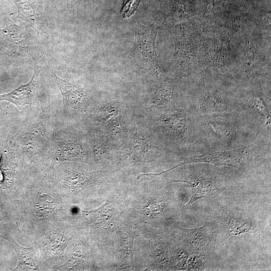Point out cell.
Wrapping results in <instances>:
<instances>
[{
	"label": "cell",
	"mask_w": 271,
	"mask_h": 271,
	"mask_svg": "<svg viewBox=\"0 0 271 271\" xmlns=\"http://www.w3.org/2000/svg\"><path fill=\"white\" fill-rule=\"evenodd\" d=\"M0 158H1V156H0Z\"/></svg>",
	"instance_id": "ac0fdd59"
},
{
	"label": "cell",
	"mask_w": 271,
	"mask_h": 271,
	"mask_svg": "<svg viewBox=\"0 0 271 271\" xmlns=\"http://www.w3.org/2000/svg\"><path fill=\"white\" fill-rule=\"evenodd\" d=\"M0 52H3V51H2V50L1 49V48H0Z\"/></svg>",
	"instance_id": "e0dca14e"
},
{
	"label": "cell",
	"mask_w": 271,
	"mask_h": 271,
	"mask_svg": "<svg viewBox=\"0 0 271 271\" xmlns=\"http://www.w3.org/2000/svg\"><path fill=\"white\" fill-rule=\"evenodd\" d=\"M2 179H3V176H2V172L0 171V183L2 181Z\"/></svg>",
	"instance_id": "2e32d148"
},
{
	"label": "cell",
	"mask_w": 271,
	"mask_h": 271,
	"mask_svg": "<svg viewBox=\"0 0 271 271\" xmlns=\"http://www.w3.org/2000/svg\"><path fill=\"white\" fill-rule=\"evenodd\" d=\"M6 27L0 29V48L3 52L16 53L27 50L30 45L25 30L9 19L5 20Z\"/></svg>",
	"instance_id": "7a4b0ae2"
},
{
	"label": "cell",
	"mask_w": 271,
	"mask_h": 271,
	"mask_svg": "<svg viewBox=\"0 0 271 271\" xmlns=\"http://www.w3.org/2000/svg\"><path fill=\"white\" fill-rule=\"evenodd\" d=\"M34 73L29 82L22 85L11 92L4 94H0V101H7L19 107L34 103L37 92V84L40 72V68L35 61Z\"/></svg>",
	"instance_id": "3957f363"
},
{
	"label": "cell",
	"mask_w": 271,
	"mask_h": 271,
	"mask_svg": "<svg viewBox=\"0 0 271 271\" xmlns=\"http://www.w3.org/2000/svg\"><path fill=\"white\" fill-rule=\"evenodd\" d=\"M18 9V15L22 20L29 23L39 32L44 27L42 17L33 0H15Z\"/></svg>",
	"instance_id": "5b68a950"
},
{
	"label": "cell",
	"mask_w": 271,
	"mask_h": 271,
	"mask_svg": "<svg viewBox=\"0 0 271 271\" xmlns=\"http://www.w3.org/2000/svg\"><path fill=\"white\" fill-rule=\"evenodd\" d=\"M52 75L61 93L64 104L74 108L85 96V91L83 89L78 88L73 84L60 78L53 71Z\"/></svg>",
	"instance_id": "8992f818"
},
{
	"label": "cell",
	"mask_w": 271,
	"mask_h": 271,
	"mask_svg": "<svg viewBox=\"0 0 271 271\" xmlns=\"http://www.w3.org/2000/svg\"><path fill=\"white\" fill-rule=\"evenodd\" d=\"M157 29L155 24L141 25L135 34L134 44L130 50V55L142 60L156 72H159L155 47Z\"/></svg>",
	"instance_id": "6da1fadb"
},
{
	"label": "cell",
	"mask_w": 271,
	"mask_h": 271,
	"mask_svg": "<svg viewBox=\"0 0 271 271\" xmlns=\"http://www.w3.org/2000/svg\"><path fill=\"white\" fill-rule=\"evenodd\" d=\"M188 5L185 0H172L171 5L172 10L177 16L181 19L184 13H187L186 6Z\"/></svg>",
	"instance_id": "9a60e30c"
},
{
	"label": "cell",
	"mask_w": 271,
	"mask_h": 271,
	"mask_svg": "<svg viewBox=\"0 0 271 271\" xmlns=\"http://www.w3.org/2000/svg\"><path fill=\"white\" fill-rule=\"evenodd\" d=\"M244 153V150L239 149L205 154L189 157L187 159L186 163L207 162L216 165L235 167L241 163L242 155Z\"/></svg>",
	"instance_id": "277c9868"
},
{
	"label": "cell",
	"mask_w": 271,
	"mask_h": 271,
	"mask_svg": "<svg viewBox=\"0 0 271 271\" xmlns=\"http://www.w3.org/2000/svg\"><path fill=\"white\" fill-rule=\"evenodd\" d=\"M188 183L192 187V195L187 205L191 204L200 198L216 197L220 192L213 183L208 181L198 180Z\"/></svg>",
	"instance_id": "52a82bcc"
},
{
	"label": "cell",
	"mask_w": 271,
	"mask_h": 271,
	"mask_svg": "<svg viewBox=\"0 0 271 271\" xmlns=\"http://www.w3.org/2000/svg\"><path fill=\"white\" fill-rule=\"evenodd\" d=\"M10 242L14 247L18 256V267L25 270L37 269L38 267L33 259V248L22 246L13 239L10 240Z\"/></svg>",
	"instance_id": "ba28073f"
},
{
	"label": "cell",
	"mask_w": 271,
	"mask_h": 271,
	"mask_svg": "<svg viewBox=\"0 0 271 271\" xmlns=\"http://www.w3.org/2000/svg\"><path fill=\"white\" fill-rule=\"evenodd\" d=\"M141 0H123L121 14L123 18L131 16L137 10Z\"/></svg>",
	"instance_id": "4fadbf2b"
},
{
	"label": "cell",
	"mask_w": 271,
	"mask_h": 271,
	"mask_svg": "<svg viewBox=\"0 0 271 271\" xmlns=\"http://www.w3.org/2000/svg\"><path fill=\"white\" fill-rule=\"evenodd\" d=\"M217 1V0H216Z\"/></svg>",
	"instance_id": "ffe728a7"
},
{
	"label": "cell",
	"mask_w": 271,
	"mask_h": 271,
	"mask_svg": "<svg viewBox=\"0 0 271 271\" xmlns=\"http://www.w3.org/2000/svg\"><path fill=\"white\" fill-rule=\"evenodd\" d=\"M171 89L169 84H163L158 90L156 98L160 103L167 101L171 95Z\"/></svg>",
	"instance_id": "5bb4252c"
},
{
	"label": "cell",
	"mask_w": 271,
	"mask_h": 271,
	"mask_svg": "<svg viewBox=\"0 0 271 271\" xmlns=\"http://www.w3.org/2000/svg\"><path fill=\"white\" fill-rule=\"evenodd\" d=\"M0 235H1V234H0Z\"/></svg>",
	"instance_id": "d6986e66"
},
{
	"label": "cell",
	"mask_w": 271,
	"mask_h": 271,
	"mask_svg": "<svg viewBox=\"0 0 271 271\" xmlns=\"http://www.w3.org/2000/svg\"><path fill=\"white\" fill-rule=\"evenodd\" d=\"M212 130L219 138L228 139L231 134V127L227 124L219 121L208 123Z\"/></svg>",
	"instance_id": "8fae6325"
},
{
	"label": "cell",
	"mask_w": 271,
	"mask_h": 271,
	"mask_svg": "<svg viewBox=\"0 0 271 271\" xmlns=\"http://www.w3.org/2000/svg\"><path fill=\"white\" fill-rule=\"evenodd\" d=\"M227 102L221 97L215 95L206 96L202 101L200 108L205 112H218L226 110Z\"/></svg>",
	"instance_id": "9c48e42d"
},
{
	"label": "cell",
	"mask_w": 271,
	"mask_h": 271,
	"mask_svg": "<svg viewBox=\"0 0 271 271\" xmlns=\"http://www.w3.org/2000/svg\"><path fill=\"white\" fill-rule=\"evenodd\" d=\"M229 231L232 235L248 232L251 227V222L246 219H233L229 222Z\"/></svg>",
	"instance_id": "30bf717a"
},
{
	"label": "cell",
	"mask_w": 271,
	"mask_h": 271,
	"mask_svg": "<svg viewBox=\"0 0 271 271\" xmlns=\"http://www.w3.org/2000/svg\"><path fill=\"white\" fill-rule=\"evenodd\" d=\"M249 104L258 114L267 119L269 118L268 110L261 98L257 97H253L249 101Z\"/></svg>",
	"instance_id": "7c38bea8"
}]
</instances>
